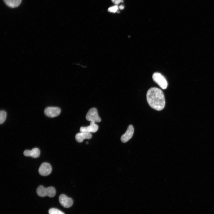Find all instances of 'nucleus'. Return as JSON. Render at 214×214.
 Instances as JSON below:
<instances>
[{
  "mask_svg": "<svg viewBox=\"0 0 214 214\" xmlns=\"http://www.w3.org/2000/svg\"><path fill=\"white\" fill-rule=\"evenodd\" d=\"M24 156L27 157H31L33 158H37L40 155V151L37 148H34L31 150H26L23 152Z\"/></svg>",
  "mask_w": 214,
  "mask_h": 214,
  "instance_id": "10",
  "label": "nucleus"
},
{
  "mask_svg": "<svg viewBox=\"0 0 214 214\" xmlns=\"http://www.w3.org/2000/svg\"><path fill=\"white\" fill-rule=\"evenodd\" d=\"M86 118L89 121L95 122H100L101 121L98 116L97 109L95 108L90 109L87 113Z\"/></svg>",
  "mask_w": 214,
  "mask_h": 214,
  "instance_id": "4",
  "label": "nucleus"
},
{
  "mask_svg": "<svg viewBox=\"0 0 214 214\" xmlns=\"http://www.w3.org/2000/svg\"><path fill=\"white\" fill-rule=\"evenodd\" d=\"M153 81L162 89H166L168 86V83L165 78L160 73H155L152 75Z\"/></svg>",
  "mask_w": 214,
  "mask_h": 214,
  "instance_id": "3",
  "label": "nucleus"
},
{
  "mask_svg": "<svg viewBox=\"0 0 214 214\" xmlns=\"http://www.w3.org/2000/svg\"><path fill=\"white\" fill-rule=\"evenodd\" d=\"M124 8V7L123 5H121L119 7V8L120 10L123 9Z\"/></svg>",
  "mask_w": 214,
  "mask_h": 214,
  "instance_id": "17",
  "label": "nucleus"
},
{
  "mask_svg": "<svg viewBox=\"0 0 214 214\" xmlns=\"http://www.w3.org/2000/svg\"><path fill=\"white\" fill-rule=\"evenodd\" d=\"M111 1L115 5H117L123 1L122 0H111Z\"/></svg>",
  "mask_w": 214,
  "mask_h": 214,
  "instance_id": "16",
  "label": "nucleus"
},
{
  "mask_svg": "<svg viewBox=\"0 0 214 214\" xmlns=\"http://www.w3.org/2000/svg\"><path fill=\"white\" fill-rule=\"evenodd\" d=\"M119 7L117 5H115L109 7L108 9V11L111 12H117Z\"/></svg>",
  "mask_w": 214,
  "mask_h": 214,
  "instance_id": "15",
  "label": "nucleus"
},
{
  "mask_svg": "<svg viewBox=\"0 0 214 214\" xmlns=\"http://www.w3.org/2000/svg\"><path fill=\"white\" fill-rule=\"evenodd\" d=\"M5 3L11 8L18 7L21 4L22 0H3Z\"/></svg>",
  "mask_w": 214,
  "mask_h": 214,
  "instance_id": "12",
  "label": "nucleus"
},
{
  "mask_svg": "<svg viewBox=\"0 0 214 214\" xmlns=\"http://www.w3.org/2000/svg\"><path fill=\"white\" fill-rule=\"evenodd\" d=\"M59 201L60 204L65 208L70 207L72 205L73 202L71 198L69 197L64 194H62L60 195Z\"/></svg>",
  "mask_w": 214,
  "mask_h": 214,
  "instance_id": "7",
  "label": "nucleus"
},
{
  "mask_svg": "<svg viewBox=\"0 0 214 214\" xmlns=\"http://www.w3.org/2000/svg\"><path fill=\"white\" fill-rule=\"evenodd\" d=\"M147 100L149 106L157 111H160L164 107L165 101L162 91L156 87L150 89L147 93Z\"/></svg>",
  "mask_w": 214,
  "mask_h": 214,
  "instance_id": "1",
  "label": "nucleus"
},
{
  "mask_svg": "<svg viewBox=\"0 0 214 214\" xmlns=\"http://www.w3.org/2000/svg\"><path fill=\"white\" fill-rule=\"evenodd\" d=\"M48 213L49 214H64L62 211L55 208L50 209L48 211Z\"/></svg>",
  "mask_w": 214,
  "mask_h": 214,
  "instance_id": "14",
  "label": "nucleus"
},
{
  "mask_svg": "<svg viewBox=\"0 0 214 214\" xmlns=\"http://www.w3.org/2000/svg\"><path fill=\"white\" fill-rule=\"evenodd\" d=\"M7 117V113L4 110L0 111V124H3L5 121Z\"/></svg>",
  "mask_w": 214,
  "mask_h": 214,
  "instance_id": "13",
  "label": "nucleus"
},
{
  "mask_svg": "<svg viewBox=\"0 0 214 214\" xmlns=\"http://www.w3.org/2000/svg\"><path fill=\"white\" fill-rule=\"evenodd\" d=\"M88 144V142H86V144Z\"/></svg>",
  "mask_w": 214,
  "mask_h": 214,
  "instance_id": "18",
  "label": "nucleus"
},
{
  "mask_svg": "<svg viewBox=\"0 0 214 214\" xmlns=\"http://www.w3.org/2000/svg\"><path fill=\"white\" fill-rule=\"evenodd\" d=\"M92 137V135L90 133L82 132L77 133L75 135V139L78 142H82L84 139H90Z\"/></svg>",
  "mask_w": 214,
  "mask_h": 214,
  "instance_id": "11",
  "label": "nucleus"
},
{
  "mask_svg": "<svg viewBox=\"0 0 214 214\" xmlns=\"http://www.w3.org/2000/svg\"><path fill=\"white\" fill-rule=\"evenodd\" d=\"M134 129L132 125H130L128 127L126 132L122 135L121 137V140L123 143L128 141L132 137Z\"/></svg>",
  "mask_w": 214,
  "mask_h": 214,
  "instance_id": "8",
  "label": "nucleus"
},
{
  "mask_svg": "<svg viewBox=\"0 0 214 214\" xmlns=\"http://www.w3.org/2000/svg\"><path fill=\"white\" fill-rule=\"evenodd\" d=\"M61 111L60 108L56 107H48L45 108L44 113L47 116L50 117H54L59 115Z\"/></svg>",
  "mask_w": 214,
  "mask_h": 214,
  "instance_id": "5",
  "label": "nucleus"
},
{
  "mask_svg": "<svg viewBox=\"0 0 214 214\" xmlns=\"http://www.w3.org/2000/svg\"><path fill=\"white\" fill-rule=\"evenodd\" d=\"M56 192L55 189L52 186L46 188L43 185H40L37 189V195L42 197L47 196L51 197H53L55 196Z\"/></svg>",
  "mask_w": 214,
  "mask_h": 214,
  "instance_id": "2",
  "label": "nucleus"
},
{
  "mask_svg": "<svg viewBox=\"0 0 214 214\" xmlns=\"http://www.w3.org/2000/svg\"><path fill=\"white\" fill-rule=\"evenodd\" d=\"M52 168L51 165L48 163H43L40 166L38 171L39 174L43 176H47L51 173Z\"/></svg>",
  "mask_w": 214,
  "mask_h": 214,
  "instance_id": "6",
  "label": "nucleus"
},
{
  "mask_svg": "<svg viewBox=\"0 0 214 214\" xmlns=\"http://www.w3.org/2000/svg\"><path fill=\"white\" fill-rule=\"evenodd\" d=\"M98 126L94 122H90L89 125L87 127H81L80 128V132L86 133H95L98 130Z\"/></svg>",
  "mask_w": 214,
  "mask_h": 214,
  "instance_id": "9",
  "label": "nucleus"
}]
</instances>
